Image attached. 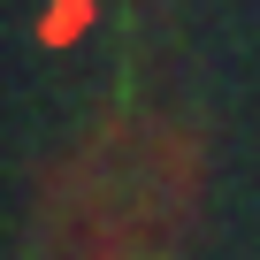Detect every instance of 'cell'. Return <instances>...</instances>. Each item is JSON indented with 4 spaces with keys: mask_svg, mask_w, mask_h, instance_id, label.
I'll return each mask as SVG.
<instances>
[{
    "mask_svg": "<svg viewBox=\"0 0 260 260\" xmlns=\"http://www.w3.org/2000/svg\"><path fill=\"white\" fill-rule=\"evenodd\" d=\"M92 0H54V8H46V23H39V46H77L84 31H92Z\"/></svg>",
    "mask_w": 260,
    "mask_h": 260,
    "instance_id": "cell-1",
    "label": "cell"
}]
</instances>
